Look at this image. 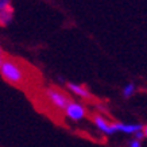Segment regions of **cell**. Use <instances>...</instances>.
Instances as JSON below:
<instances>
[{
    "instance_id": "1",
    "label": "cell",
    "mask_w": 147,
    "mask_h": 147,
    "mask_svg": "<svg viewBox=\"0 0 147 147\" xmlns=\"http://www.w3.org/2000/svg\"><path fill=\"white\" fill-rule=\"evenodd\" d=\"M0 76L12 85H20L24 81V71L22 66L8 58H4L3 63L0 65Z\"/></svg>"
},
{
    "instance_id": "2",
    "label": "cell",
    "mask_w": 147,
    "mask_h": 147,
    "mask_svg": "<svg viewBox=\"0 0 147 147\" xmlns=\"http://www.w3.org/2000/svg\"><path fill=\"white\" fill-rule=\"evenodd\" d=\"M45 96L50 105L53 108H55L57 111H61V112L65 111L66 105L70 102V97L65 92L57 89V88H47L45 90Z\"/></svg>"
},
{
    "instance_id": "3",
    "label": "cell",
    "mask_w": 147,
    "mask_h": 147,
    "mask_svg": "<svg viewBox=\"0 0 147 147\" xmlns=\"http://www.w3.org/2000/svg\"><path fill=\"white\" fill-rule=\"evenodd\" d=\"M63 115H65L67 120L73 121V123H80L86 117L88 111H86V108H85L82 102L70 100V102L67 104L65 111H63Z\"/></svg>"
},
{
    "instance_id": "4",
    "label": "cell",
    "mask_w": 147,
    "mask_h": 147,
    "mask_svg": "<svg viewBox=\"0 0 147 147\" xmlns=\"http://www.w3.org/2000/svg\"><path fill=\"white\" fill-rule=\"evenodd\" d=\"M92 123H93L94 128L104 136H112V135L116 134L115 121L109 120L107 116H104L102 113H94L92 116Z\"/></svg>"
},
{
    "instance_id": "5",
    "label": "cell",
    "mask_w": 147,
    "mask_h": 147,
    "mask_svg": "<svg viewBox=\"0 0 147 147\" xmlns=\"http://www.w3.org/2000/svg\"><path fill=\"white\" fill-rule=\"evenodd\" d=\"M143 124L140 123H131V121H115L116 134L127 135L129 138L132 136H143L142 135Z\"/></svg>"
},
{
    "instance_id": "6",
    "label": "cell",
    "mask_w": 147,
    "mask_h": 147,
    "mask_svg": "<svg viewBox=\"0 0 147 147\" xmlns=\"http://www.w3.org/2000/svg\"><path fill=\"white\" fill-rule=\"evenodd\" d=\"M67 90L71 94H74L77 97L82 98V100H89L90 98V92L89 89L81 84H74V82H67Z\"/></svg>"
},
{
    "instance_id": "7",
    "label": "cell",
    "mask_w": 147,
    "mask_h": 147,
    "mask_svg": "<svg viewBox=\"0 0 147 147\" xmlns=\"http://www.w3.org/2000/svg\"><path fill=\"white\" fill-rule=\"evenodd\" d=\"M12 18H13L12 5L1 9V11H0V26H7V24H9L11 20H12Z\"/></svg>"
},
{
    "instance_id": "8",
    "label": "cell",
    "mask_w": 147,
    "mask_h": 147,
    "mask_svg": "<svg viewBox=\"0 0 147 147\" xmlns=\"http://www.w3.org/2000/svg\"><path fill=\"white\" fill-rule=\"evenodd\" d=\"M136 92V85L134 82H128V84H125L123 86V89H121V94H123V97L125 98H129L132 97Z\"/></svg>"
},
{
    "instance_id": "9",
    "label": "cell",
    "mask_w": 147,
    "mask_h": 147,
    "mask_svg": "<svg viewBox=\"0 0 147 147\" xmlns=\"http://www.w3.org/2000/svg\"><path fill=\"white\" fill-rule=\"evenodd\" d=\"M143 136H132L125 143V147H143Z\"/></svg>"
},
{
    "instance_id": "10",
    "label": "cell",
    "mask_w": 147,
    "mask_h": 147,
    "mask_svg": "<svg viewBox=\"0 0 147 147\" xmlns=\"http://www.w3.org/2000/svg\"><path fill=\"white\" fill-rule=\"evenodd\" d=\"M7 7H11V0H0V11Z\"/></svg>"
},
{
    "instance_id": "11",
    "label": "cell",
    "mask_w": 147,
    "mask_h": 147,
    "mask_svg": "<svg viewBox=\"0 0 147 147\" xmlns=\"http://www.w3.org/2000/svg\"><path fill=\"white\" fill-rule=\"evenodd\" d=\"M142 135H143V139H147V124H143Z\"/></svg>"
},
{
    "instance_id": "12",
    "label": "cell",
    "mask_w": 147,
    "mask_h": 147,
    "mask_svg": "<svg viewBox=\"0 0 147 147\" xmlns=\"http://www.w3.org/2000/svg\"><path fill=\"white\" fill-rule=\"evenodd\" d=\"M3 61H4V57H3V55H0V65L3 63Z\"/></svg>"
},
{
    "instance_id": "13",
    "label": "cell",
    "mask_w": 147,
    "mask_h": 147,
    "mask_svg": "<svg viewBox=\"0 0 147 147\" xmlns=\"http://www.w3.org/2000/svg\"><path fill=\"white\" fill-rule=\"evenodd\" d=\"M0 55H1V47H0Z\"/></svg>"
}]
</instances>
